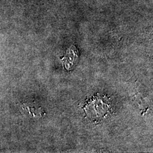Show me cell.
I'll use <instances>...</instances> for the list:
<instances>
[{"label":"cell","mask_w":153,"mask_h":153,"mask_svg":"<svg viewBox=\"0 0 153 153\" xmlns=\"http://www.w3.org/2000/svg\"><path fill=\"white\" fill-rule=\"evenodd\" d=\"M22 110L24 111H26L28 112L30 115H32L33 116H40V114L42 115V111L40 108H34L31 106V104H28L27 103H23L21 105Z\"/></svg>","instance_id":"1"}]
</instances>
